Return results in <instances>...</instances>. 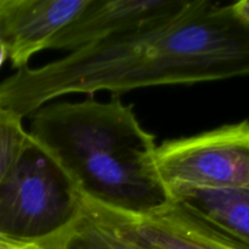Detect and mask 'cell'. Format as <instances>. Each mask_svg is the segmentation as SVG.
Instances as JSON below:
<instances>
[{"label": "cell", "instance_id": "6da1fadb", "mask_svg": "<svg viewBox=\"0 0 249 249\" xmlns=\"http://www.w3.org/2000/svg\"><path fill=\"white\" fill-rule=\"evenodd\" d=\"M249 75V26L231 5L191 0L178 14L99 41L0 82V107L31 117L57 97L123 94Z\"/></svg>", "mask_w": 249, "mask_h": 249}, {"label": "cell", "instance_id": "9c48e42d", "mask_svg": "<svg viewBox=\"0 0 249 249\" xmlns=\"http://www.w3.org/2000/svg\"><path fill=\"white\" fill-rule=\"evenodd\" d=\"M45 249H151L131 235L114 212L84 198L82 213Z\"/></svg>", "mask_w": 249, "mask_h": 249}, {"label": "cell", "instance_id": "4fadbf2b", "mask_svg": "<svg viewBox=\"0 0 249 249\" xmlns=\"http://www.w3.org/2000/svg\"><path fill=\"white\" fill-rule=\"evenodd\" d=\"M7 58V48L5 45V43L2 41V39L0 38V67L2 66V63L5 62V60Z\"/></svg>", "mask_w": 249, "mask_h": 249}, {"label": "cell", "instance_id": "5b68a950", "mask_svg": "<svg viewBox=\"0 0 249 249\" xmlns=\"http://www.w3.org/2000/svg\"><path fill=\"white\" fill-rule=\"evenodd\" d=\"M186 0H90L79 16L51 41L49 50L68 53L133 33L181 11Z\"/></svg>", "mask_w": 249, "mask_h": 249}, {"label": "cell", "instance_id": "7a4b0ae2", "mask_svg": "<svg viewBox=\"0 0 249 249\" xmlns=\"http://www.w3.org/2000/svg\"><path fill=\"white\" fill-rule=\"evenodd\" d=\"M31 117V138L84 198L131 216L151 215L170 203L155 169V135L119 95L106 102L88 97L48 104Z\"/></svg>", "mask_w": 249, "mask_h": 249}, {"label": "cell", "instance_id": "277c9868", "mask_svg": "<svg viewBox=\"0 0 249 249\" xmlns=\"http://www.w3.org/2000/svg\"><path fill=\"white\" fill-rule=\"evenodd\" d=\"M155 169L169 198L186 190H249V121L164 141Z\"/></svg>", "mask_w": 249, "mask_h": 249}, {"label": "cell", "instance_id": "52a82bcc", "mask_svg": "<svg viewBox=\"0 0 249 249\" xmlns=\"http://www.w3.org/2000/svg\"><path fill=\"white\" fill-rule=\"evenodd\" d=\"M114 213L151 249H249L173 202L147 216Z\"/></svg>", "mask_w": 249, "mask_h": 249}, {"label": "cell", "instance_id": "8992f818", "mask_svg": "<svg viewBox=\"0 0 249 249\" xmlns=\"http://www.w3.org/2000/svg\"><path fill=\"white\" fill-rule=\"evenodd\" d=\"M90 0H0V38L16 70L49 50L55 36L74 21Z\"/></svg>", "mask_w": 249, "mask_h": 249}, {"label": "cell", "instance_id": "3957f363", "mask_svg": "<svg viewBox=\"0 0 249 249\" xmlns=\"http://www.w3.org/2000/svg\"><path fill=\"white\" fill-rule=\"evenodd\" d=\"M83 203L70 175L29 135L0 181V233L43 245L77 221Z\"/></svg>", "mask_w": 249, "mask_h": 249}, {"label": "cell", "instance_id": "8fae6325", "mask_svg": "<svg viewBox=\"0 0 249 249\" xmlns=\"http://www.w3.org/2000/svg\"><path fill=\"white\" fill-rule=\"evenodd\" d=\"M0 249H45L39 243L16 240L0 233Z\"/></svg>", "mask_w": 249, "mask_h": 249}, {"label": "cell", "instance_id": "7c38bea8", "mask_svg": "<svg viewBox=\"0 0 249 249\" xmlns=\"http://www.w3.org/2000/svg\"><path fill=\"white\" fill-rule=\"evenodd\" d=\"M230 5L235 16L249 26V0H240Z\"/></svg>", "mask_w": 249, "mask_h": 249}, {"label": "cell", "instance_id": "ba28073f", "mask_svg": "<svg viewBox=\"0 0 249 249\" xmlns=\"http://www.w3.org/2000/svg\"><path fill=\"white\" fill-rule=\"evenodd\" d=\"M170 202L249 248V190H186Z\"/></svg>", "mask_w": 249, "mask_h": 249}, {"label": "cell", "instance_id": "30bf717a", "mask_svg": "<svg viewBox=\"0 0 249 249\" xmlns=\"http://www.w3.org/2000/svg\"><path fill=\"white\" fill-rule=\"evenodd\" d=\"M22 119L0 107V181L11 169L29 139Z\"/></svg>", "mask_w": 249, "mask_h": 249}]
</instances>
